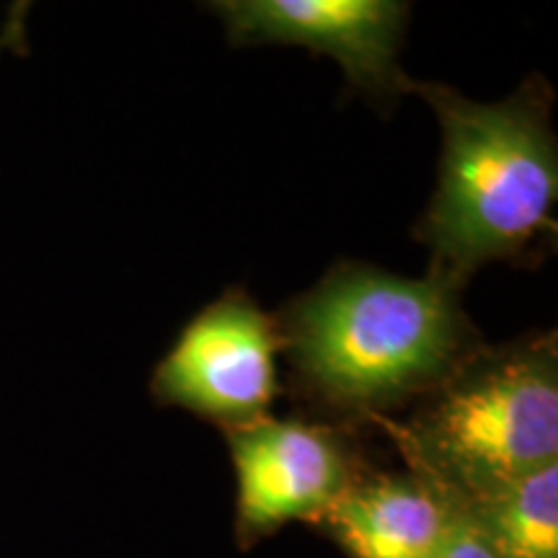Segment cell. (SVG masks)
I'll return each mask as SVG.
<instances>
[{
  "instance_id": "6da1fadb",
  "label": "cell",
  "mask_w": 558,
  "mask_h": 558,
  "mask_svg": "<svg viewBox=\"0 0 558 558\" xmlns=\"http://www.w3.org/2000/svg\"><path fill=\"white\" fill-rule=\"evenodd\" d=\"M450 277L339 264L292 305L279 339L305 390L347 416L424 399L478 352Z\"/></svg>"
},
{
  "instance_id": "7a4b0ae2",
  "label": "cell",
  "mask_w": 558,
  "mask_h": 558,
  "mask_svg": "<svg viewBox=\"0 0 558 558\" xmlns=\"http://www.w3.org/2000/svg\"><path fill=\"white\" fill-rule=\"evenodd\" d=\"M416 94L442 124L439 184L418 241L432 248V271L463 284L488 262L525 254L548 228L558 197L550 90L535 78L499 104L429 83Z\"/></svg>"
},
{
  "instance_id": "3957f363",
  "label": "cell",
  "mask_w": 558,
  "mask_h": 558,
  "mask_svg": "<svg viewBox=\"0 0 558 558\" xmlns=\"http://www.w3.org/2000/svg\"><path fill=\"white\" fill-rule=\"evenodd\" d=\"M407 469L460 501L558 460V354L543 337L478 349L393 427Z\"/></svg>"
},
{
  "instance_id": "277c9868",
  "label": "cell",
  "mask_w": 558,
  "mask_h": 558,
  "mask_svg": "<svg viewBox=\"0 0 558 558\" xmlns=\"http://www.w3.org/2000/svg\"><path fill=\"white\" fill-rule=\"evenodd\" d=\"M235 473V541L251 548L290 522L331 512L367 465L357 448L326 424L271 418L228 429Z\"/></svg>"
},
{
  "instance_id": "5b68a950",
  "label": "cell",
  "mask_w": 558,
  "mask_h": 558,
  "mask_svg": "<svg viewBox=\"0 0 558 558\" xmlns=\"http://www.w3.org/2000/svg\"><path fill=\"white\" fill-rule=\"evenodd\" d=\"M275 324L243 290L207 305L153 373L160 403L235 429L259 422L277 396Z\"/></svg>"
},
{
  "instance_id": "8992f818",
  "label": "cell",
  "mask_w": 558,
  "mask_h": 558,
  "mask_svg": "<svg viewBox=\"0 0 558 558\" xmlns=\"http://www.w3.org/2000/svg\"><path fill=\"white\" fill-rule=\"evenodd\" d=\"M235 45H300L329 54L367 94H411L399 52L409 5L396 0H220L213 3Z\"/></svg>"
},
{
  "instance_id": "52a82bcc",
  "label": "cell",
  "mask_w": 558,
  "mask_h": 558,
  "mask_svg": "<svg viewBox=\"0 0 558 558\" xmlns=\"http://www.w3.org/2000/svg\"><path fill=\"white\" fill-rule=\"evenodd\" d=\"M460 520L458 501L416 471H365L320 520L347 558H435Z\"/></svg>"
},
{
  "instance_id": "ba28073f",
  "label": "cell",
  "mask_w": 558,
  "mask_h": 558,
  "mask_svg": "<svg viewBox=\"0 0 558 558\" xmlns=\"http://www.w3.org/2000/svg\"><path fill=\"white\" fill-rule=\"evenodd\" d=\"M494 558H558V460L458 501Z\"/></svg>"
},
{
  "instance_id": "9c48e42d",
  "label": "cell",
  "mask_w": 558,
  "mask_h": 558,
  "mask_svg": "<svg viewBox=\"0 0 558 558\" xmlns=\"http://www.w3.org/2000/svg\"><path fill=\"white\" fill-rule=\"evenodd\" d=\"M435 558H494L484 543L473 530L465 525V520H460L456 533L450 535V541L439 548Z\"/></svg>"
},
{
  "instance_id": "30bf717a",
  "label": "cell",
  "mask_w": 558,
  "mask_h": 558,
  "mask_svg": "<svg viewBox=\"0 0 558 558\" xmlns=\"http://www.w3.org/2000/svg\"><path fill=\"white\" fill-rule=\"evenodd\" d=\"M21 32H24L21 26H9V29H3V34H0V50H3V47H9L11 39L19 37Z\"/></svg>"
}]
</instances>
